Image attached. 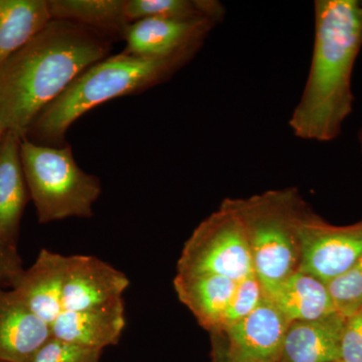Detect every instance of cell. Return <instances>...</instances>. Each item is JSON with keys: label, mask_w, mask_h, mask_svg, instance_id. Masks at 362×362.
<instances>
[{"label": "cell", "mask_w": 362, "mask_h": 362, "mask_svg": "<svg viewBox=\"0 0 362 362\" xmlns=\"http://www.w3.org/2000/svg\"><path fill=\"white\" fill-rule=\"evenodd\" d=\"M359 142H361V150H362V129L361 131V133H359Z\"/></svg>", "instance_id": "cell-28"}, {"label": "cell", "mask_w": 362, "mask_h": 362, "mask_svg": "<svg viewBox=\"0 0 362 362\" xmlns=\"http://www.w3.org/2000/svg\"><path fill=\"white\" fill-rule=\"evenodd\" d=\"M310 71L289 127L308 141L329 142L341 133L354 107L351 77L362 45L356 0H317Z\"/></svg>", "instance_id": "cell-2"}, {"label": "cell", "mask_w": 362, "mask_h": 362, "mask_svg": "<svg viewBox=\"0 0 362 362\" xmlns=\"http://www.w3.org/2000/svg\"><path fill=\"white\" fill-rule=\"evenodd\" d=\"M254 272L244 223L226 202L192 233L178 262V275H216L239 282Z\"/></svg>", "instance_id": "cell-6"}, {"label": "cell", "mask_w": 362, "mask_h": 362, "mask_svg": "<svg viewBox=\"0 0 362 362\" xmlns=\"http://www.w3.org/2000/svg\"><path fill=\"white\" fill-rule=\"evenodd\" d=\"M289 320L312 321L337 313L326 284L296 271L268 297Z\"/></svg>", "instance_id": "cell-16"}, {"label": "cell", "mask_w": 362, "mask_h": 362, "mask_svg": "<svg viewBox=\"0 0 362 362\" xmlns=\"http://www.w3.org/2000/svg\"><path fill=\"white\" fill-rule=\"evenodd\" d=\"M130 23L146 18H211L221 23L226 8L216 0H126Z\"/></svg>", "instance_id": "cell-20"}, {"label": "cell", "mask_w": 362, "mask_h": 362, "mask_svg": "<svg viewBox=\"0 0 362 362\" xmlns=\"http://www.w3.org/2000/svg\"><path fill=\"white\" fill-rule=\"evenodd\" d=\"M0 362H7V361H0Z\"/></svg>", "instance_id": "cell-31"}, {"label": "cell", "mask_w": 362, "mask_h": 362, "mask_svg": "<svg viewBox=\"0 0 362 362\" xmlns=\"http://www.w3.org/2000/svg\"><path fill=\"white\" fill-rule=\"evenodd\" d=\"M70 262L71 256L42 249L13 286L21 301L49 326L63 312L62 296Z\"/></svg>", "instance_id": "cell-10"}, {"label": "cell", "mask_w": 362, "mask_h": 362, "mask_svg": "<svg viewBox=\"0 0 362 362\" xmlns=\"http://www.w3.org/2000/svg\"><path fill=\"white\" fill-rule=\"evenodd\" d=\"M333 362H343V361H333Z\"/></svg>", "instance_id": "cell-30"}, {"label": "cell", "mask_w": 362, "mask_h": 362, "mask_svg": "<svg viewBox=\"0 0 362 362\" xmlns=\"http://www.w3.org/2000/svg\"><path fill=\"white\" fill-rule=\"evenodd\" d=\"M264 296L263 288L254 272L239 281L223 316L221 330L249 315L261 303Z\"/></svg>", "instance_id": "cell-22"}, {"label": "cell", "mask_w": 362, "mask_h": 362, "mask_svg": "<svg viewBox=\"0 0 362 362\" xmlns=\"http://www.w3.org/2000/svg\"><path fill=\"white\" fill-rule=\"evenodd\" d=\"M113 37L65 20L47 26L0 66V123L25 138L40 112L86 70L106 59Z\"/></svg>", "instance_id": "cell-1"}, {"label": "cell", "mask_w": 362, "mask_h": 362, "mask_svg": "<svg viewBox=\"0 0 362 362\" xmlns=\"http://www.w3.org/2000/svg\"><path fill=\"white\" fill-rule=\"evenodd\" d=\"M21 157L40 223L93 216L101 182L80 168L69 145L45 146L21 139Z\"/></svg>", "instance_id": "cell-5"}, {"label": "cell", "mask_w": 362, "mask_h": 362, "mask_svg": "<svg viewBox=\"0 0 362 362\" xmlns=\"http://www.w3.org/2000/svg\"><path fill=\"white\" fill-rule=\"evenodd\" d=\"M129 279L106 262L93 256H71L64 285L63 311L94 308L122 298Z\"/></svg>", "instance_id": "cell-9"}, {"label": "cell", "mask_w": 362, "mask_h": 362, "mask_svg": "<svg viewBox=\"0 0 362 362\" xmlns=\"http://www.w3.org/2000/svg\"><path fill=\"white\" fill-rule=\"evenodd\" d=\"M52 20L47 0H0V66Z\"/></svg>", "instance_id": "cell-18"}, {"label": "cell", "mask_w": 362, "mask_h": 362, "mask_svg": "<svg viewBox=\"0 0 362 362\" xmlns=\"http://www.w3.org/2000/svg\"><path fill=\"white\" fill-rule=\"evenodd\" d=\"M297 235L298 271L326 285L351 268L362 256V223L337 228L304 211L298 223Z\"/></svg>", "instance_id": "cell-7"}, {"label": "cell", "mask_w": 362, "mask_h": 362, "mask_svg": "<svg viewBox=\"0 0 362 362\" xmlns=\"http://www.w3.org/2000/svg\"><path fill=\"white\" fill-rule=\"evenodd\" d=\"M226 202L244 223L252 269L269 297L299 268L297 228L303 206L290 190Z\"/></svg>", "instance_id": "cell-4"}, {"label": "cell", "mask_w": 362, "mask_h": 362, "mask_svg": "<svg viewBox=\"0 0 362 362\" xmlns=\"http://www.w3.org/2000/svg\"><path fill=\"white\" fill-rule=\"evenodd\" d=\"M6 131L4 130V126H2V124L0 123V143H1L2 138H4V133H6Z\"/></svg>", "instance_id": "cell-27"}, {"label": "cell", "mask_w": 362, "mask_h": 362, "mask_svg": "<svg viewBox=\"0 0 362 362\" xmlns=\"http://www.w3.org/2000/svg\"><path fill=\"white\" fill-rule=\"evenodd\" d=\"M346 319L337 312L318 320L290 323L277 362L340 361V345Z\"/></svg>", "instance_id": "cell-14"}, {"label": "cell", "mask_w": 362, "mask_h": 362, "mask_svg": "<svg viewBox=\"0 0 362 362\" xmlns=\"http://www.w3.org/2000/svg\"><path fill=\"white\" fill-rule=\"evenodd\" d=\"M23 271L16 246L0 240V285L7 284L13 287Z\"/></svg>", "instance_id": "cell-25"}, {"label": "cell", "mask_w": 362, "mask_h": 362, "mask_svg": "<svg viewBox=\"0 0 362 362\" xmlns=\"http://www.w3.org/2000/svg\"><path fill=\"white\" fill-rule=\"evenodd\" d=\"M290 322L268 297L249 315L228 326V344L243 356L277 362Z\"/></svg>", "instance_id": "cell-12"}, {"label": "cell", "mask_w": 362, "mask_h": 362, "mask_svg": "<svg viewBox=\"0 0 362 362\" xmlns=\"http://www.w3.org/2000/svg\"><path fill=\"white\" fill-rule=\"evenodd\" d=\"M338 313L345 318L362 308V256L351 268L327 285Z\"/></svg>", "instance_id": "cell-21"}, {"label": "cell", "mask_w": 362, "mask_h": 362, "mask_svg": "<svg viewBox=\"0 0 362 362\" xmlns=\"http://www.w3.org/2000/svg\"><path fill=\"white\" fill-rule=\"evenodd\" d=\"M194 54L145 58L123 52L90 66L33 121L25 138L45 146L62 147L66 131L98 105L138 94L168 81Z\"/></svg>", "instance_id": "cell-3"}, {"label": "cell", "mask_w": 362, "mask_h": 362, "mask_svg": "<svg viewBox=\"0 0 362 362\" xmlns=\"http://www.w3.org/2000/svg\"><path fill=\"white\" fill-rule=\"evenodd\" d=\"M218 21L211 18H146L130 23L124 52L145 58L197 54Z\"/></svg>", "instance_id": "cell-8"}, {"label": "cell", "mask_w": 362, "mask_h": 362, "mask_svg": "<svg viewBox=\"0 0 362 362\" xmlns=\"http://www.w3.org/2000/svg\"><path fill=\"white\" fill-rule=\"evenodd\" d=\"M340 361L362 362V308L346 319L340 345Z\"/></svg>", "instance_id": "cell-24"}, {"label": "cell", "mask_w": 362, "mask_h": 362, "mask_svg": "<svg viewBox=\"0 0 362 362\" xmlns=\"http://www.w3.org/2000/svg\"><path fill=\"white\" fill-rule=\"evenodd\" d=\"M51 337V326L35 315L13 290H0V361L32 362Z\"/></svg>", "instance_id": "cell-13"}, {"label": "cell", "mask_w": 362, "mask_h": 362, "mask_svg": "<svg viewBox=\"0 0 362 362\" xmlns=\"http://www.w3.org/2000/svg\"><path fill=\"white\" fill-rule=\"evenodd\" d=\"M213 362H264L250 358L235 351L230 345L218 344L214 347Z\"/></svg>", "instance_id": "cell-26"}, {"label": "cell", "mask_w": 362, "mask_h": 362, "mask_svg": "<svg viewBox=\"0 0 362 362\" xmlns=\"http://www.w3.org/2000/svg\"><path fill=\"white\" fill-rule=\"evenodd\" d=\"M103 350L88 349L51 337L32 362H100Z\"/></svg>", "instance_id": "cell-23"}, {"label": "cell", "mask_w": 362, "mask_h": 362, "mask_svg": "<svg viewBox=\"0 0 362 362\" xmlns=\"http://www.w3.org/2000/svg\"><path fill=\"white\" fill-rule=\"evenodd\" d=\"M235 281L221 276H176L178 297L209 329L221 330L223 316L235 288Z\"/></svg>", "instance_id": "cell-17"}, {"label": "cell", "mask_w": 362, "mask_h": 362, "mask_svg": "<svg viewBox=\"0 0 362 362\" xmlns=\"http://www.w3.org/2000/svg\"><path fill=\"white\" fill-rule=\"evenodd\" d=\"M361 13H362V2H361Z\"/></svg>", "instance_id": "cell-29"}, {"label": "cell", "mask_w": 362, "mask_h": 362, "mask_svg": "<svg viewBox=\"0 0 362 362\" xmlns=\"http://www.w3.org/2000/svg\"><path fill=\"white\" fill-rule=\"evenodd\" d=\"M52 18L73 21L111 35L124 37L130 25L126 0H49Z\"/></svg>", "instance_id": "cell-19"}, {"label": "cell", "mask_w": 362, "mask_h": 362, "mask_svg": "<svg viewBox=\"0 0 362 362\" xmlns=\"http://www.w3.org/2000/svg\"><path fill=\"white\" fill-rule=\"evenodd\" d=\"M21 138L6 131L0 143V240L16 246L28 188L21 157Z\"/></svg>", "instance_id": "cell-15"}, {"label": "cell", "mask_w": 362, "mask_h": 362, "mask_svg": "<svg viewBox=\"0 0 362 362\" xmlns=\"http://www.w3.org/2000/svg\"><path fill=\"white\" fill-rule=\"evenodd\" d=\"M122 298L86 310L63 311L51 325L52 337L103 350L120 340L126 324Z\"/></svg>", "instance_id": "cell-11"}]
</instances>
